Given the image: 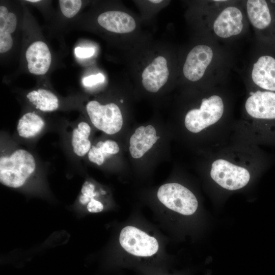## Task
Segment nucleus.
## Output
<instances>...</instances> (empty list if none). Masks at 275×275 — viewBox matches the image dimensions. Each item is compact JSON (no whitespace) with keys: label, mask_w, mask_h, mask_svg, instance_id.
<instances>
[{"label":"nucleus","mask_w":275,"mask_h":275,"mask_svg":"<svg viewBox=\"0 0 275 275\" xmlns=\"http://www.w3.org/2000/svg\"><path fill=\"white\" fill-rule=\"evenodd\" d=\"M160 137L156 135L154 127L148 125L140 126L129 140V152L134 158H140L150 150Z\"/></svg>","instance_id":"13"},{"label":"nucleus","mask_w":275,"mask_h":275,"mask_svg":"<svg viewBox=\"0 0 275 275\" xmlns=\"http://www.w3.org/2000/svg\"><path fill=\"white\" fill-rule=\"evenodd\" d=\"M27 2H31V3H37L39 2L40 1L39 0H28Z\"/></svg>","instance_id":"27"},{"label":"nucleus","mask_w":275,"mask_h":275,"mask_svg":"<svg viewBox=\"0 0 275 275\" xmlns=\"http://www.w3.org/2000/svg\"><path fill=\"white\" fill-rule=\"evenodd\" d=\"M120 148L114 140L99 141L91 147L88 153L89 160L98 166L102 165L111 155L119 152Z\"/></svg>","instance_id":"20"},{"label":"nucleus","mask_w":275,"mask_h":275,"mask_svg":"<svg viewBox=\"0 0 275 275\" xmlns=\"http://www.w3.org/2000/svg\"><path fill=\"white\" fill-rule=\"evenodd\" d=\"M28 68L35 75H44L48 70L51 62V56L48 47L43 41L33 42L25 53Z\"/></svg>","instance_id":"11"},{"label":"nucleus","mask_w":275,"mask_h":275,"mask_svg":"<svg viewBox=\"0 0 275 275\" xmlns=\"http://www.w3.org/2000/svg\"><path fill=\"white\" fill-rule=\"evenodd\" d=\"M26 98L37 109L42 112H53L59 106V101L57 96L46 89L40 88L32 91L28 93Z\"/></svg>","instance_id":"19"},{"label":"nucleus","mask_w":275,"mask_h":275,"mask_svg":"<svg viewBox=\"0 0 275 275\" xmlns=\"http://www.w3.org/2000/svg\"><path fill=\"white\" fill-rule=\"evenodd\" d=\"M86 111L93 125L104 133L114 134L122 128L123 117L116 104L102 105L96 100H91L87 103Z\"/></svg>","instance_id":"4"},{"label":"nucleus","mask_w":275,"mask_h":275,"mask_svg":"<svg viewBox=\"0 0 275 275\" xmlns=\"http://www.w3.org/2000/svg\"><path fill=\"white\" fill-rule=\"evenodd\" d=\"M246 8L249 18L255 27L263 29L270 24L271 18L265 1L249 0Z\"/></svg>","instance_id":"16"},{"label":"nucleus","mask_w":275,"mask_h":275,"mask_svg":"<svg viewBox=\"0 0 275 275\" xmlns=\"http://www.w3.org/2000/svg\"><path fill=\"white\" fill-rule=\"evenodd\" d=\"M60 7L62 14L67 18H72L79 11L82 2L80 0H60Z\"/></svg>","instance_id":"21"},{"label":"nucleus","mask_w":275,"mask_h":275,"mask_svg":"<svg viewBox=\"0 0 275 275\" xmlns=\"http://www.w3.org/2000/svg\"><path fill=\"white\" fill-rule=\"evenodd\" d=\"M212 57L213 51L209 46L199 45L194 47L188 53L183 66L185 77L193 81L201 79Z\"/></svg>","instance_id":"7"},{"label":"nucleus","mask_w":275,"mask_h":275,"mask_svg":"<svg viewBox=\"0 0 275 275\" xmlns=\"http://www.w3.org/2000/svg\"><path fill=\"white\" fill-rule=\"evenodd\" d=\"M119 241L125 251L136 256H151L158 250V243L154 237L133 226L122 229Z\"/></svg>","instance_id":"6"},{"label":"nucleus","mask_w":275,"mask_h":275,"mask_svg":"<svg viewBox=\"0 0 275 275\" xmlns=\"http://www.w3.org/2000/svg\"><path fill=\"white\" fill-rule=\"evenodd\" d=\"M33 155L28 151L19 149L0 157V182L11 188L23 186L36 170Z\"/></svg>","instance_id":"1"},{"label":"nucleus","mask_w":275,"mask_h":275,"mask_svg":"<svg viewBox=\"0 0 275 275\" xmlns=\"http://www.w3.org/2000/svg\"><path fill=\"white\" fill-rule=\"evenodd\" d=\"M44 126L45 122L40 116L33 112H28L18 120L17 131L21 138L31 139L39 134Z\"/></svg>","instance_id":"18"},{"label":"nucleus","mask_w":275,"mask_h":275,"mask_svg":"<svg viewBox=\"0 0 275 275\" xmlns=\"http://www.w3.org/2000/svg\"><path fill=\"white\" fill-rule=\"evenodd\" d=\"M17 25L15 14L9 12L4 6L0 7V52H6L12 47L13 43L11 34L13 33Z\"/></svg>","instance_id":"15"},{"label":"nucleus","mask_w":275,"mask_h":275,"mask_svg":"<svg viewBox=\"0 0 275 275\" xmlns=\"http://www.w3.org/2000/svg\"><path fill=\"white\" fill-rule=\"evenodd\" d=\"M149 2L152 3H154V4H158V3H161L162 1L161 0H150L149 1Z\"/></svg>","instance_id":"26"},{"label":"nucleus","mask_w":275,"mask_h":275,"mask_svg":"<svg viewBox=\"0 0 275 275\" xmlns=\"http://www.w3.org/2000/svg\"><path fill=\"white\" fill-rule=\"evenodd\" d=\"M210 175L220 186L232 190L243 187L250 179V173L246 169L222 159L212 163Z\"/></svg>","instance_id":"5"},{"label":"nucleus","mask_w":275,"mask_h":275,"mask_svg":"<svg viewBox=\"0 0 275 275\" xmlns=\"http://www.w3.org/2000/svg\"><path fill=\"white\" fill-rule=\"evenodd\" d=\"M104 79V75L99 73L84 77L82 79V84L85 86L90 87L103 82Z\"/></svg>","instance_id":"23"},{"label":"nucleus","mask_w":275,"mask_h":275,"mask_svg":"<svg viewBox=\"0 0 275 275\" xmlns=\"http://www.w3.org/2000/svg\"><path fill=\"white\" fill-rule=\"evenodd\" d=\"M252 77L259 87L275 91V59L269 56L260 57L254 64Z\"/></svg>","instance_id":"14"},{"label":"nucleus","mask_w":275,"mask_h":275,"mask_svg":"<svg viewBox=\"0 0 275 275\" xmlns=\"http://www.w3.org/2000/svg\"><path fill=\"white\" fill-rule=\"evenodd\" d=\"M91 128L86 122H79L72 132L71 145L74 153L82 157L88 153L92 145L89 136Z\"/></svg>","instance_id":"17"},{"label":"nucleus","mask_w":275,"mask_h":275,"mask_svg":"<svg viewBox=\"0 0 275 275\" xmlns=\"http://www.w3.org/2000/svg\"><path fill=\"white\" fill-rule=\"evenodd\" d=\"M245 107L247 113L254 118L275 119V93L258 91L248 98Z\"/></svg>","instance_id":"8"},{"label":"nucleus","mask_w":275,"mask_h":275,"mask_svg":"<svg viewBox=\"0 0 275 275\" xmlns=\"http://www.w3.org/2000/svg\"><path fill=\"white\" fill-rule=\"evenodd\" d=\"M224 104L222 98L213 95L202 100L199 109H192L185 118V126L190 132L198 133L217 122L223 115Z\"/></svg>","instance_id":"3"},{"label":"nucleus","mask_w":275,"mask_h":275,"mask_svg":"<svg viewBox=\"0 0 275 275\" xmlns=\"http://www.w3.org/2000/svg\"><path fill=\"white\" fill-rule=\"evenodd\" d=\"M242 14L235 7L225 9L217 16L213 24L215 33L222 38H228L239 34L243 28Z\"/></svg>","instance_id":"10"},{"label":"nucleus","mask_w":275,"mask_h":275,"mask_svg":"<svg viewBox=\"0 0 275 275\" xmlns=\"http://www.w3.org/2000/svg\"><path fill=\"white\" fill-rule=\"evenodd\" d=\"M97 193L95 191V186L91 182L87 181L83 184L79 197V203L86 205L95 198Z\"/></svg>","instance_id":"22"},{"label":"nucleus","mask_w":275,"mask_h":275,"mask_svg":"<svg viewBox=\"0 0 275 275\" xmlns=\"http://www.w3.org/2000/svg\"><path fill=\"white\" fill-rule=\"evenodd\" d=\"M159 201L168 208L185 215L194 214L198 206L193 193L184 186L176 183L161 185L157 191Z\"/></svg>","instance_id":"2"},{"label":"nucleus","mask_w":275,"mask_h":275,"mask_svg":"<svg viewBox=\"0 0 275 275\" xmlns=\"http://www.w3.org/2000/svg\"><path fill=\"white\" fill-rule=\"evenodd\" d=\"M95 50L92 47H77L74 49V52L76 57L79 58H87L92 56Z\"/></svg>","instance_id":"24"},{"label":"nucleus","mask_w":275,"mask_h":275,"mask_svg":"<svg viewBox=\"0 0 275 275\" xmlns=\"http://www.w3.org/2000/svg\"><path fill=\"white\" fill-rule=\"evenodd\" d=\"M169 76L167 60L162 56H158L143 70L142 82L146 90L155 93L167 82Z\"/></svg>","instance_id":"9"},{"label":"nucleus","mask_w":275,"mask_h":275,"mask_svg":"<svg viewBox=\"0 0 275 275\" xmlns=\"http://www.w3.org/2000/svg\"><path fill=\"white\" fill-rule=\"evenodd\" d=\"M98 23L111 32L126 34L134 30L136 23L129 14L120 11H108L100 14L97 18Z\"/></svg>","instance_id":"12"},{"label":"nucleus","mask_w":275,"mask_h":275,"mask_svg":"<svg viewBox=\"0 0 275 275\" xmlns=\"http://www.w3.org/2000/svg\"><path fill=\"white\" fill-rule=\"evenodd\" d=\"M121 102H123V100H121Z\"/></svg>","instance_id":"29"},{"label":"nucleus","mask_w":275,"mask_h":275,"mask_svg":"<svg viewBox=\"0 0 275 275\" xmlns=\"http://www.w3.org/2000/svg\"><path fill=\"white\" fill-rule=\"evenodd\" d=\"M270 2L272 3H275V1H271Z\"/></svg>","instance_id":"28"},{"label":"nucleus","mask_w":275,"mask_h":275,"mask_svg":"<svg viewBox=\"0 0 275 275\" xmlns=\"http://www.w3.org/2000/svg\"><path fill=\"white\" fill-rule=\"evenodd\" d=\"M87 209L90 212L98 213L103 209V205L97 200L93 199L87 205Z\"/></svg>","instance_id":"25"}]
</instances>
